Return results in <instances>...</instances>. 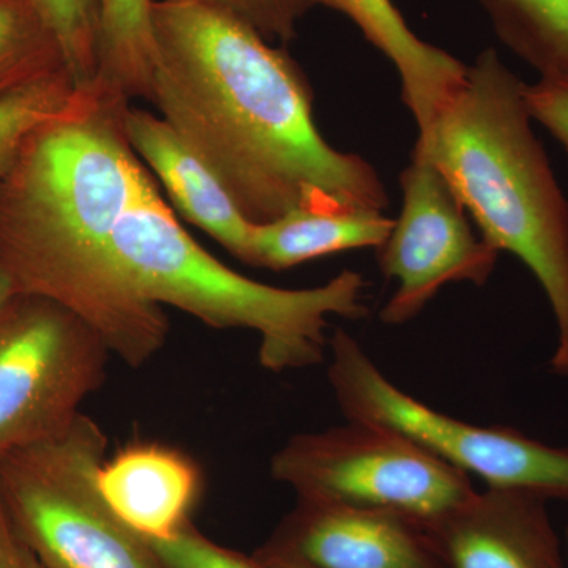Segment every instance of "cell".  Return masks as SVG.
Instances as JSON below:
<instances>
[{"instance_id": "obj_7", "label": "cell", "mask_w": 568, "mask_h": 568, "mask_svg": "<svg viewBox=\"0 0 568 568\" xmlns=\"http://www.w3.org/2000/svg\"><path fill=\"white\" fill-rule=\"evenodd\" d=\"M271 474L298 499L384 508L426 523L476 493L469 474L364 422L291 437L272 457Z\"/></svg>"}, {"instance_id": "obj_3", "label": "cell", "mask_w": 568, "mask_h": 568, "mask_svg": "<svg viewBox=\"0 0 568 568\" xmlns=\"http://www.w3.org/2000/svg\"><path fill=\"white\" fill-rule=\"evenodd\" d=\"M530 121L525 82L485 50L416 145L481 237L517 256L540 283L558 328L549 366L568 376V203Z\"/></svg>"}, {"instance_id": "obj_15", "label": "cell", "mask_w": 568, "mask_h": 568, "mask_svg": "<svg viewBox=\"0 0 568 568\" xmlns=\"http://www.w3.org/2000/svg\"><path fill=\"white\" fill-rule=\"evenodd\" d=\"M394 223L373 209H295L274 222L253 224V265L284 271L327 254L379 248Z\"/></svg>"}, {"instance_id": "obj_6", "label": "cell", "mask_w": 568, "mask_h": 568, "mask_svg": "<svg viewBox=\"0 0 568 568\" xmlns=\"http://www.w3.org/2000/svg\"><path fill=\"white\" fill-rule=\"evenodd\" d=\"M328 383L346 420L383 426L488 487L568 500V448L508 426H478L439 413L395 386L353 335L328 336Z\"/></svg>"}, {"instance_id": "obj_18", "label": "cell", "mask_w": 568, "mask_h": 568, "mask_svg": "<svg viewBox=\"0 0 568 568\" xmlns=\"http://www.w3.org/2000/svg\"><path fill=\"white\" fill-rule=\"evenodd\" d=\"M62 71L69 69L59 41L31 0H0V92L17 91Z\"/></svg>"}, {"instance_id": "obj_10", "label": "cell", "mask_w": 568, "mask_h": 568, "mask_svg": "<svg viewBox=\"0 0 568 568\" xmlns=\"http://www.w3.org/2000/svg\"><path fill=\"white\" fill-rule=\"evenodd\" d=\"M268 547L313 568H447L428 523L331 500L298 499Z\"/></svg>"}, {"instance_id": "obj_16", "label": "cell", "mask_w": 568, "mask_h": 568, "mask_svg": "<svg viewBox=\"0 0 568 568\" xmlns=\"http://www.w3.org/2000/svg\"><path fill=\"white\" fill-rule=\"evenodd\" d=\"M99 78L126 99L151 102L153 0H99Z\"/></svg>"}, {"instance_id": "obj_8", "label": "cell", "mask_w": 568, "mask_h": 568, "mask_svg": "<svg viewBox=\"0 0 568 568\" xmlns=\"http://www.w3.org/2000/svg\"><path fill=\"white\" fill-rule=\"evenodd\" d=\"M106 343L48 298L11 295L0 306V462L58 435L103 386Z\"/></svg>"}, {"instance_id": "obj_4", "label": "cell", "mask_w": 568, "mask_h": 568, "mask_svg": "<svg viewBox=\"0 0 568 568\" xmlns=\"http://www.w3.org/2000/svg\"><path fill=\"white\" fill-rule=\"evenodd\" d=\"M111 250L122 278L142 301L174 306L219 331L256 332L257 358L272 373L323 364L328 316L368 315L358 272L343 271L310 290H283L237 274L175 222L153 182L119 220Z\"/></svg>"}, {"instance_id": "obj_22", "label": "cell", "mask_w": 568, "mask_h": 568, "mask_svg": "<svg viewBox=\"0 0 568 568\" xmlns=\"http://www.w3.org/2000/svg\"><path fill=\"white\" fill-rule=\"evenodd\" d=\"M241 14L265 40L287 43L295 37L297 22L304 18L312 0H224Z\"/></svg>"}, {"instance_id": "obj_1", "label": "cell", "mask_w": 568, "mask_h": 568, "mask_svg": "<svg viewBox=\"0 0 568 568\" xmlns=\"http://www.w3.org/2000/svg\"><path fill=\"white\" fill-rule=\"evenodd\" d=\"M151 103L252 224L295 209L384 211L386 186L362 156L317 130L304 73L223 3L153 0Z\"/></svg>"}, {"instance_id": "obj_20", "label": "cell", "mask_w": 568, "mask_h": 568, "mask_svg": "<svg viewBox=\"0 0 568 568\" xmlns=\"http://www.w3.org/2000/svg\"><path fill=\"white\" fill-rule=\"evenodd\" d=\"M61 47L77 88L99 78V0H31Z\"/></svg>"}, {"instance_id": "obj_26", "label": "cell", "mask_w": 568, "mask_h": 568, "mask_svg": "<svg viewBox=\"0 0 568 568\" xmlns=\"http://www.w3.org/2000/svg\"><path fill=\"white\" fill-rule=\"evenodd\" d=\"M10 284L7 282L6 275L0 271V306L6 304L7 301L11 297Z\"/></svg>"}, {"instance_id": "obj_17", "label": "cell", "mask_w": 568, "mask_h": 568, "mask_svg": "<svg viewBox=\"0 0 568 568\" xmlns=\"http://www.w3.org/2000/svg\"><path fill=\"white\" fill-rule=\"evenodd\" d=\"M506 47L540 73L568 81V0H480Z\"/></svg>"}, {"instance_id": "obj_13", "label": "cell", "mask_w": 568, "mask_h": 568, "mask_svg": "<svg viewBox=\"0 0 568 568\" xmlns=\"http://www.w3.org/2000/svg\"><path fill=\"white\" fill-rule=\"evenodd\" d=\"M201 484L192 459L153 443L122 448L103 463L97 480L114 517L141 538L173 537L185 528Z\"/></svg>"}, {"instance_id": "obj_25", "label": "cell", "mask_w": 568, "mask_h": 568, "mask_svg": "<svg viewBox=\"0 0 568 568\" xmlns=\"http://www.w3.org/2000/svg\"><path fill=\"white\" fill-rule=\"evenodd\" d=\"M256 559L260 560L261 566L264 568H313L305 564L304 560L280 551V549L268 547V545L257 552Z\"/></svg>"}, {"instance_id": "obj_23", "label": "cell", "mask_w": 568, "mask_h": 568, "mask_svg": "<svg viewBox=\"0 0 568 568\" xmlns=\"http://www.w3.org/2000/svg\"><path fill=\"white\" fill-rule=\"evenodd\" d=\"M525 102L532 121H537L568 152V81L540 78L534 84L525 82Z\"/></svg>"}, {"instance_id": "obj_12", "label": "cell", "mask_w": 568, "mask_h": 568, "mask_svg": "<svg viewBox=\"0 0 568 568\" xmlns=\"http://www.w3.org/2000/svg\"><path fill=\"white\" fill-rule=\"evenodd\" d=\"M125 134L140 155L162 179L183 219L211 234L233 256L253 265V224L216 179L211 168L174 132L163 118L130 106Z\"/></svg>"}, {"instance_id": "obj_14", "label": "cell", "mask_w": 568, "mask_h": 568, "mask_svg": "<svg viewBox=\"0 0 568 568\" xmlns=\"http://www.w3.org/2000/svg\"><path fill=\"white\" fill-rule=\"evenodd\" d=\"M346 14L376 50L394 63L402 97L425 136L436 115L466 77L467 65L454 55L418 39L392 0H312Z\"/></svg>"}, {"instance_id": "obj_19", "label": "cell", "mask_w": 568, "mask_h": 568, "mask_svg": "<svg viewBox=\"0 0 568 568\" xmlns=\"http://www.w3.org/2000/svg\"><path fill=\"white\" fill-rule=\"evenodd\" d=\"M78 91L69 71L0 95V178L17 163L37 130L63 114Z\"/></svg>"}, {"instance_id": "obj_2", "label": "cell", "mask_w": 568, "mask_h": 568, "mask_svg": "<svg viewBox=\"0 0 568 568\" xmlns=\"http://www.w3.org/2000/svg\"><path fill=\"white\" fill-rule=\"evenodd\" d=\"M130 100L97 80L29 138L0 205V271L13 295L81 317L132 368L162 351L170 323L142 301L112 256V234L153 182L126 140Z\"/></svg>"}, {"instance_id": "obj_28", "label": "cell", "mask_w": 568, "mask_h": 568, "mask_svg": "<svg viewBox=\"0 0 568 568\" xmlns=\"http://www.w3.org/2000/svg\"><path fill=\"white\" fill-rule=\"evenodd\" d=\"M566 548H567V556H568V528L566 530Z\"/></svg>"}, {"instance_id": "obj_9", "label": "cell", "mask_w": 568, "mask_h": 568, "mask_svg": "<svg viewBox=\"0 0 568 568\" xmlns=\"http://www.w3.org/2000/svg\"><path fill=\"white\" fill-rule=\"evenodd\" d=\"M399 181L402 213L377 248L381 272L398 282L381 310L379 320L388 325L413 321L448 283L484 286L499 257L495 246L474 233L458 194L417 145Z\"/></svg>"}, {"instance_id": "obj_5", "label": "cell", "mask_w": 568, "mask_h": 568, "mask_svg": "<svg viewBox=\"0 0 568 568\" xmlns=\"http://www.w3.org/2000/svg\"><path fill=\"white\" fill-rule=\"evenodd\" d=\"M102 426L81 413L58 435L0 462V493L47 568H162L100 495Z\"/></svg>"}, {"instance_id": "obj_11", "label": "cell", "mask_w": 568, "mask_h": 568, "mask_svg": "<svg viewBox=\"0 0 568 568\" xmlns=\"http://www.w3.org/2000/svg\"><path fill=\"white\" fill-rule=\"evenodd\" d=\"M547 503L488 487L428 526L447 568H566Z\"/></svg>"}, {"instance_id": "obj_21", "label": "cell", "mask_w": 568, "mask_h": 568, "mask_svg": "<svg viewBox=\"0 0 568 568\" xmlns=\"http://www.w3.org/2000/svg\"><path fill=\"white\" fill-rule=\"evenodd\" d=\"M162 568H264L260 560L212 544L189 525L173 537L142 538Z\"/></svg>"}, {"instance_id": "obj_24", "label": "cell", "mask_w": 568, "mask_h": 568, "mask_svg": "<svg viewBox=\"0 0 568 568\" xmlns=\"http://www.w3.org/2000/svg\"><path fill=\"white\" fill-rule=\"evenodd\" d=\"M0 568H47L18 529L0 493Z\"/></svg>"}, {"instance_id": "obj_27", "label": "cell", "mask_w": 568, "mask_h": 568, "mask_svg": "<svg viewBox=\"0 0 568 568\" xmlns=\"http://www.w3.org/2000/svg\"><path fill=\"white\" fill-rule=\"evenodd\" d=\"M209 2L223 3V6H226V3H224V0H209Z\"/></svg>"}]
</instances>
